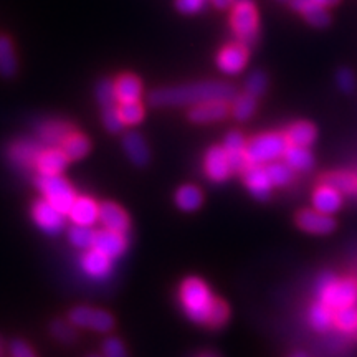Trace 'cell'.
Listing matches in <instances>:
<instances>
[{"label":"cell","mask_w":357,"mask_h":357,"mask_svg":"<svg viewBox=\"0 0 357 357\" xmlns=\"http://www.w3.org/2000/svg\"><path fill=\"white\" fill-rule=\"evenodd\" d=\"M283 158H284V162H287L293 171L307 172L314 167V158H312L311 151L307 149V147L288 144Z\"/></svg>","instance_id":"cell-27"},{"label":"cell","mask_w":357,"mask_h":357,"mask_svg":"<svg viewBox=\"0 0 357 357\" xmlns=\"http://www.w3.org/2000/svg\"><path fill=\"white\" fill-rule=\"evenodd\" d=\"M43 153V144L38 139H19L13 141L7 149V158L13 166L20 169L37 167L40 154Z\"/></svg>","instance_id":"cell-9"},{"label":"cell","mask_w":357,"mask_h":357,"mask_svg":"<svg viewBox=\"0 0 357 357\" xmlns=\"http://www.w3.org/2000/svg\"><path fill=\"white\" fill-rule=\"evenodd\" d=\"M229 316H230V311H229V306H227L225 301L222 300H217L213 301V306L211 310V314H208V321H207V326H211V328H220L229 321Z\"/></svg>","instance_id":"cell-40"},{"label":"cell","mask_w":357,"mask_h":357,"mask_svg":"<svg viewBox=\"0 0 357 357\" xmlns=\"http://www.w3.org/2000/svg\"><path fill=\"white\" fill-rule=\"evenodd\" d=\"M235 2H238V0H235Z\"/></svg>","instance_id":"cell-53"},{"label":"cell","mask_w":357,"mask_h":357,"mask_svg":"<svg viewBox=\"0 0 357 357\" xmlns=\"http://www.w3.org/2000/svg\"><path fill=\"white\" fill-rule=\"evenodd\" d=\"M312 207L316 211L333 215L342 207V194L331 185H319L312 192Z\"/></svg>","instance_id":"cell-23"},{"label":"cell","mask_w":357,"mask_h":357,"mask_svg":"<svg viewBox=\"0 0 357 357\" xmlns=\"http://www.w3.org/2000/svg\"><path fill=\"white\" fill-rule=\"evenodd\" d=\"M204 169L207 177L213 182H223L231 176V169L222 146H212L204 159Z\"/></svg>","instance_id":"cell-12"},{"label":"cell","mask_w":357,"mask_h":357,"mask_svg":"<svg viewBox=\"0 0 357 357\" xmlns=\"http://www.w3.org/2000/svg\"><path fill=\"white\" fill-rule=\"evenodd\" d=\"M10 354L12 357H37L32 347L26 344V342L20 341V339L19 341H13L10 344Z\"/></svg>","instance_id":"cell-45"},{"label":"cell","mask_w":357,"mask_h":357,"mask_svg":"<svg viewBox=\"0 0 357 357\" xmlns=\"http://www.w3.org/2000/svg\"><path fill=\"white\" fill-rule=\"evenodd\" d=\"M336 83L342 93H352L356 89L354 73L347 68H341L336 73Z\"/></svg>","instance_id":"cell-43"},{"label":"cell","mask_w":357,"mask_h":357,"mask_svg":"<svg viewBox=\"0 0 357 357\" xmlns=\"http://www.w3.org/2000/svg\"><path fill=\"white\" fill-rule=\"evenodd\" d=\"M265 171L268 174V177H270L273 187L275 185L284 187L293 181V169L289 167L287 162H278V160H273V162L266 164Z\"/></svg>","instance_id":"cell-36"},{"label":"cell","mask_w":357,"mask_h":357,"mask_svg":"<svg viewBox=\"0 0 357 357\" xmlns=\"http://www.w3.org/2000/svg\"><path fill=\"white\" fill-rule=\"evenodd\" d=\"M123 149L134 166H146L149 162V146L139 132H126L123 136Z\"/></svg>","instance_id":"cell-21"},{"label":"cell","mask_w":357,"mask_h":357,"mask_svg":"<svg viewBox=\"0 0 357 357\" xmlns=\"http://www.w3.org/2000/svg\"><path fill=\"white\" fill-rule=\"evenodd\" d=\"M50 331L53 336H55L58 341L61 342H73L75 339H77V331H75V326L70 323H66V321H53L52 326H50Z\"/></svg>","instance_id":"cell-41"},{"label":"cell","mask_w":357,"mask_h":357,"mask_svg":"<svg viewBox=\"0 0 357 357\" xmlns=\"http://www.w3.org/2000/svg\"><path fill=\"white\" fill-rule=\"evenodd\" d=\"M356 197H357V192H356Z\"/></svg>","instance_id":"cell-52"},{"label":"cell","mask_w":357,"mask_h":357,"mask_svg":"<svg viewBox=\"0 0 357 357\" xmlns=\"http://www.w3.org/2000/svg\"><path fill=\"white\" fill-rule=\"evenodd\" d=\"M106 230L118 231V234L126 235L129 231V217L123 207L114 202H105L100 205V218H98Z\"/></svg>","instance_id":"cell-19"},{"label":"cell","mask_w":357,"mask_h":357,"mask_svg":"<svg viewBox=\"0 0 357 357\" xmlns=\"http://www.w3.org/2000/svg\"><path fill=\"white\" fill-rule=\"evenodd\" d=\"M334 323H336V326L341 329V331H346V333L357 331V305L336 310Z\"/></svg>","instance_id":"cell-38"},{"label":"cell","mask_w":357,"mask_h":357,"mask_svg":"<svg viewBox=\"0 0 357 357\" xmlns=\"http://www.w3.org/2000/svg\"><path fill=\"white\" fill-rule=\"evenodd\" d=\"M231 30H234L236 40L245 47H253L260 33V19H258L257 7L252 0H238L235 2L231 10Z\"/></svg>","instance_id":"cell-5"},{"label":"cell","mask_w":357,"mask_h":357,"mask_svg":"<svg viewBox=\"0 0 357 357\" xmlns=\"http://www.w3.org/2000/svg\"><path fill=\"white\" fill-rule=\"evenodd\" d=\"M38 190L42 192L45 200H48L53 207H56L63 215H68L71 205H73L77 194H75L73 187L58 174V176H40L35 178Z\"/></svg>","instance_id":"cell-6"},{"label":"cell","mask_w":357,"mask_h":357,"mask_svg":"<svg viewBox=\"0 0 357 357\" xmlns=\"http://www.w3.org/2000/svg\"><path fill=\"white\" fill-rule=\"evenodd\" d=\"M68 160L70 159L66 158V154L61 149H58V147L43 149V153L38 158L37 171L42 176H58L68 166Z\"/></svg>","instance_id":"cell-24"},{"label":"cell","mask_w":357,"mask_h":357,"mask_svg":"<svg viewBox=\"0 0 357 357\" xmlns=\"http://www.w3.org/2000/svg\"><path fill=\"white\" fill-rule=\"evenodd\" d=\"M280 2H289V0H280Z\"/></svg>","instance_id":"cell-50"},{"label":"cell","mask_w":357,"mask_h":357,"mask_svg":"<svg viewBox=\"0 0 357 357\" xmlns=\"http://www.w3.org/2000/svg\"><path fill=\"white\" fill-rule=\"evenodd\" d=\"M266 88H268V78L266 75L260 70L252 71V73L248 75V78L245 79V93H248V95L255 98L261 96L263 93L266 91Z\"/></svg>","instance_id":"cell-39"},{"label":"cell","mask_w":357,"mask_h":357,"mask_svg":"<svg viewBox=\"0 0 357 357\" xmlns=\"http://www.w3.org/2000/svg\"><path fill=\"white\" fill-rule=\"evenodd\" d=\"M316 296L331 310L357 305V280H339L331 271H323L316 280Z\"/></svg>","instance_id":"cell-2"},{"label":"cell","mask_w":357,"mask_h":357,"mask_svg":"<svg viewBox=\"0 0 357 357\" xmlns=\"http://www.w3.org/2000/svg\"><path fill=\"white\" fill-rule=\"evenodd\" d=\"M68 321L75 328H88L96 333H109L114 328L113 314L89 306L73 307L68 314Z\"/></svg>","instance_id":"cell-8"},{"label":"cell","mask_w":357,"mask_h":357,"mask_svg":"<svg viewBox=\"0 0 357 357\" xmlns=\"http://www.w3.org/2000/svg\"><path fill=\"white\" fill-rule=\"evenodd\" d=\"M222 147L225 149L227 158H229L231 174L243 172L245 169L248 167L247 154H245V149H247V141H245V137L238 131H231L227 134Z\"/></svg>","instance_id":"cell-15"},{"label":"cell","mask_w":357,"mask_h":357,"mask_svg":"<svg viewBox=\"0 0 357 357\" xmlns=\"http://www.w3.org/2000/svg\"><path fill=\"white\" fill-rule=\"evenodd\" d=\"M312 2H316V3H319V6H323V7H333V6H336V3L339 2V0H312Z\"/></svg>","instance_id":"cell-47"},{"label":"cell","mask_w":357,"mask_h":357,"mask_svg":"<svg viewBox=\"0 0 357 357\" xmlns=\"http://www.w3.org/2000/svg\"><path fill=\"white\" fill-rule=\"evenodd\" d=\"M102 357H128V351L119 337H108L102 342Z\"/></svg>","instance_id":"cell-42"},{"label":"cell","mask_w":357,"mask_h":357,"mask_svg":"<svg viewBox=\"0 0 357 357\" xmlns=\"http://www.w3.org/2000/svg\"><path fill=\"white\" fill-rule=\"evenodd\" d=\"M204 202L202 190L199 187L187 184L182 185L181 189L176 192V204L181 211L184 212H195Z\"/></svg>","instance_id":"cell-30"},{"label":"cell","mask_w":357,"mask_h":357,"mask_svg":"<svg viewBox=\"0 0 357 357\" xmlns=\"http://www.w3.org/2000/svg\"><path fill=\"white\" fill-rule=\"evenodd\" d=\"M82 266L84 273L91 276V278L105 280L108 278L111 270H113V260L106 257L105 253L98 252L95 248H89L82 258Z\"/></svg>","instance_id":"cell-20"},{"label":"cell","mask_w":357,"mask_h":357,"mask_svg":"<svg viewBox=\"0 0 357 357\" xmlns=\"http://www.w3.org/2000/svg\"><path fill=\"white\" fill-rule=\"evenodd\" d=\"M208 2H212L217 8H227L230 7L231 3H235V0H208Z\"/></svg>","instance_id":"cell-46"},{"label":"cell","mask_w":357,"mask_h":357,"mask_svg":"<svg viewBox=\"0 0 357 357\" xmlns=\"http://www.w3.org/2000/svg\"><path fill=\"white\" fill-rule=\"evenodd\" d=\"M235 96L236 89L229 83L204 82L154 89L147 96V101L159 108V106H195L208 101H231Z\"/></svg>","instance_id":"cell-1"},{"label":"cell","mask_w":357,"mask_h":357,"mask_svg":"<svg viewBox=\"0 0 357 357\" xmlns=\"http://www.w3.org/2000/svg\"><path fill=\"white\" fill-rule=\"evenodd\" d=\"M234 105H231V114L236 121H247V119L252 118L257 111V98L248 95V93H243V95L235 96Z\"/></svg>","instance_id":"cell-34"},{"label":"cell","mask_w":357,"mask_h":357,"mask_svg":"<svg viewBox=\"0 0 357 357\" xmlns=\"http://www.w3.org/2000/svg\"><path fill=\"white\" fill-rule=\"evenodd\" d=\"M215 298L200 278H187L181 284V303L187 318L197 324H207Z\"/></svg>","instance_id":"cell-3"},{"label":"cell","mask_w":357,"mask_h":357,"mask_svg":"<svg viewBox=\"0 0 357 357\" xmlns=\"http://www.w3.org/2000/svg\"><path fill=\"white\" fill-rule=\"evenodd\" d=\"M243 181L250 194H252L257 200L265 202V200L270 197L273 184H271L265 167L252 166V164H250V166L243 171Z\"/></svg>","instance_id":"cell-14"},{"label":"cell","mask_w":357,"mask_h":357,"mask_svg":"<svg viewBox=\"0 0 357 357\" xmlns=\"http://www.w3.org/2000/svg\"><path fill=\"white\" fill-rule=\"evenodd\" d=\"M32 215L38 229H42L45 234L56 235L65 229V215L48 200H37L32 207Z\"/></svg>","instance_id":"cell-10"},{"label":"cell","mask_w":357,"mask_h":357,"mask_svg":"<svg viewBox=\"0 0 357 357\" xmlns=\"http://www.w3.org/2000/svg\"><path fill=\"white\" fill-rule=\"evenodd\" d=\"M229 113V101H208L192 106L189 109V119L195 124H211L225 119Z\"/></svg>","instance_id":"cell-16"},{"label":"cell","mask_w":357,"mask_h":357,"mask_svg":"<svg viewBox=\"0 0 357 357\" xmlns=\"http://www.w3.org/2000/svg\"><path fill=\"white\" fill-rule=\"evenodd\" d=\"M289 3H291L294 10L301 13V15L305 17L312 26H319V29H323V26L329 25V22H331L328 8L319 6V3L312 2V0H289Z\"/></svg>","instance_id":"cell-25"},{"label":"cell","mask_w":357,"mask_h":357,"mask_svg":"<svg viewBox=\"0 0 357 357\" xmlns=\"http://www.w3.org/2000/svg\"><path fill=\"white\" fill-rule=\"evenodd\" d=\"M119 118L124 126H136L144 118V108L139 101L119 102Z\"/></svg>","instance_id":"cell-37"},{"label":"cell","mask_w":357,"mask_h":357,"mask_svg":"<svg viewBox=\"0 0 357 357\" xmlns=\"http://www.w3.org/2000/svg\"><path fill=\"white\" fill-rule=\"evenodd\" d=\"M284 137H287L288 144L291 146L310 147L312 142L316 141V128L312 126L311 123H306V121L294 123L288 128Z\"/></svg>","instance_id":"cell-29"},{"label":"cell","mask_w":357,"mask_h":357,"mask_svg":"<svg viewBox=\"0 0 357 357\" xmlns=\"http://www.w3.org/2000/svg\"><path fill=\"white\" fill-rule=\"evenodd\" d=\"M60 149L63 151L66 158L70 160H79L89 153L91 144H89V139L86 136H83V134L75 131L71 136L66 137L63 144L60 146Z\"/></svg>","instance_id":"cell-31"},{"label":"cell","mask_w":357,"mask_h":357,"mask_svg":"<svg viewBox=\"0 0 357 357\" xmlns=\"http://www.w3.org/2000/svg\"><path fill=\"white\" fill-rule=\"evenodd\" d=\"M248 63V47L236 42L223 47L217 55V65L227 75H238Z\"/></svg>","instance_id":"cell-11"},{"label":"cell","mask_w":357,"mask_h":357,"mask_svg":"<svg viewBox=\"0 0 357 357\" xmlns=\"http://www.w3.org/2000/svg\"><path fill=\"white\" fill-rule=\"evenodd\" d=\"M75 132L71 124L63 121H43L37 128V139L43 146H61L65 139Z\"/></svg>","instance_id":"cell-18"},{"label":"cell","mask_w":357,"mask_h":357,"mask_svg":"<svg viewBox=\"0 0 357 357\" xmlns=\"http://www.w3.org/2000/svg\"><path fill=\"white\" fill-rule=\"evenodd\" d=\"M95 235H96V231L93 230V227L77 225V223H75V225L68 230L70 243L79 250H84V252L89 248H93V243H95Z\"/></svg>","instance_id":"cell-35"},{"label":"cell","mask_w":357,"mask_h":357,"mask_svg":"<svg viewBox=\"0 0 357 357\" xmlns=\"http://www.w3.org/2000/svg\"><path fill=\"white\" fill-rule=\"evenodd\" d=\"M19 70L15 48L7 35H0V77L13 78Z\"/></svg>","instance_id":"cell-28"},{"label":"cell","mask_w":357,"mask_h":357,"mask_svg":"<svg viewBox=\"0 0 357 357\" xmlns=\"http://www.w3.org/2000/svg\"><path fill=\"white\" fill-rule=\"evenodd\" d=\"M68 215L77 225L93 227L100 218V205L89 197H77L71 205Z\"/></svg>","instance_id":"cell-22"},{"label":"cell","mask_w":357,"mask_h":357,"mask_svg":"<svg viewBox=\"0 0 357 357\" xmlns=\"http://www.w3.org/2000/svg\"><path fill=\"white\" fill-rule=\"evenodd\" d=\"M95 95L98 105H100L101 119L105 128L113 134L121 132L124 124L121 121V118H119V101L118 98H116L113 82H111V79H101V82L96 84Z\"/></svg>","instance_id":"cell-7"},{"label":"cell","mask_w":357,"mask_h":357,"mask_svg":"<svg viewBox=\"0 0 357 357\" xmlns=\"http://www.w3.org/2000/svg\"><path fill=\"white\" fill-rule=\"evenodd\" d=\"M208 0H176V7L181 13H187V15H192V13H197L202 10Z\"/></svg>","instance_id":"cell-44"},{"label":"cell","mask_w":357,"mask_h":357,"mask_svg":"<svg viewBox=\"0 0 357 357\" xmlns=\"http://www.w3.org/2000/svg\"><path fill=\"white\" fill-rule=\"evenodd\" d=\"M287 147L288 141L283 134L266 132L252 137L247 142L245 154H247L248 164H252V166H263V164H270L276 159L283 158Z\"/></svg>","instance_id":"cell-4"},{"label":"cell","mask_w":357,"mask_h":357,"mask_svg":"<svg viewBox=\"0 0 357 357\" xmlns=\"http://www.w3.org/2000/svg\"><path fill=\"white\" fill-rule=\"evenodd\" d=\"M324 184L331 185L334 189L341 192V194L356 197L357 192V176L351 172H334L324 177Z\"/></svg>","instance_id":"cell-33"},{"label":"cell","mask_w":357,"mask_h":357,"mask_svg":"<svg viewBox=\"0 0 357 357\" xmlns=\"http://www.w3.org/2000/svg\"><path fill=\"white\" fill-rule=\"evenodd\" d=\"M88 357H100V356H88Z\"/></svg>","instance_id":"cell-51"},{"label":"cell","mask_w":357,"mask_h":357,"mask_svg":"<svg viewBox=\"0 0 357 357\" xmlns=\"http://www.w3.org/2000/svg\"><path fill=\"white\" fill-rule=\"evenodd\" d=\"M296 223L301 230L312 235H328L336 229V222L331 215L319 211H301L296 215Z\"/></svg>","instance_id":"cell-13"},{"label":"cell","mask_w":357,"mask_h":357,"mask_svg":"<svg viewBox=\"0 0 357 357\" xmlns=\"http://www.w3.org/2000/svg\"><path fill=\"white\" fill-rule=\"evenodd\" d=\"M307 321H310L311 328L316 329V331H326V329L331 328L334 323V314L333 310L329 306L323 305V303H316L310 307V312H307Z\"/></svg>","instance_id":"cell-32"},{"label":"cell","mask_w":357,"mask_h":357,"mask_svg":"<svg viewBox=\"0 0 357 357\" xmlns=\"http://www.w3.org/2000/svg\"><path fill=\"white\" fill-rule=\"evenodd\" d=\"M200 357H217L215 354H211V352H207V354H202Z\"/></svg>","instance_id":"cell-49"},{"label":"cell","mask_w":357,"mask_h":357,"mask_svg":"<svg viewBox=\"0 0 357 357\" xmlns=\"http://www.w3.org/2000/svg\"><path fill=\"white\" fill-rule=\"evenodd\" d=\"M291 357H307V354H305V352H296V354H293Z\"/></svg>","instance_id":"cell-48"},{"label":"cell","mask_w":357,"mask_h":357,"mask_svg":"<svg viewBox=\"0 0 357 357\" xmlns=\"http://www.w3.org/2000/svg\"><path fill=\"white\" fill-rule=\"evenodd\" d=\"M93 248L105 253V255L109 257L111 260H114V258H119L124 252H126L128 238L124 234H118V231L105 229L96 231Z\"/></svg>","instance_id":"cell-17"},{"label":"cell","mask_w":357,"mask_h":357,"mask_svg":"<svg viewBox=\"0 0 357 357\" xmlns=\"http://www.w3.org/2000/svg\"><path fill=\"white\" fill-rule=\"evenodd\" d=\"M114 93L119 102H129V101H139L142 95V83L136 75L124 73L119 75L113 82Z\"/></svg>","instance_id":"cell-26"}]
</instances>
